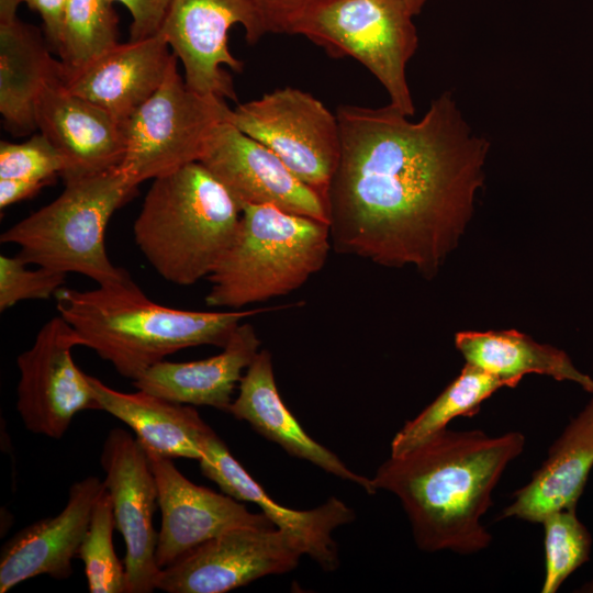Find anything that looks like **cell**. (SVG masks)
<instances>
[{
	"instance_id": "6da1fadb",
	"label": "cell",
	"mask_w": 593,
	"mask_h": 593,
	"mask_svg": "<svg viewBox=\"0 0 593 593\" xmlns=\"http://www.w3.org/2000/svg\"><path fill=\"white\" fill-rule=\"evenodd\" d=\"M340 158L326 194L335 250L432 277L470 220L490 143L450 91L418 121L392 104L340 105Z\"/></svg>"
},
{
	"instance_id": "7a4b0ae2",
	"label": "cell",
	"mask_w": 593,
	"mask_h": 593,
	"mask_svg": "<svg viewBox=\"0 0 593 593\" xmlns=\"http://www.w3.org/2000/svg\"><path fill=\"white\" fill-rule=\"evenodd\" d=\"M525 441L519 432L491 437L445 428L411 451L390 456L371 481L376 491L400 500L419 549L477 553L492 541L481 518L493 490Z\"/></svg>"
},
{
	"instance_id": "3957f363",
	"label": "cell",
	"mask_w": 593,
	"mask_h": 593,
	"mask_svg": "<svg viewBox=\"0 0 593 593\" xmlns=\"http://www.w3.org/2000/svg\"><path fill=\"white\" fill-rule=\"evenodd\" d=\"M56 307L80 339L124 378L136 380L153 365L188 347H224L247 317L280 307L202 312L152 301L131 276L92 290L60 288Z\"/></svg>"
},
{
	"instance_id": "277c9868",
	"label": "cell",
	"mask_w": 593,
	"mask_h": 593,
	"mask_svg": "<svg viewBox=\"0 0 593 593\" xmlns=\"http://www.w3.org/2000/svg\"><path fill=\"white\" fill-rule=\"evenodd\" d=\"M242 210L200 163L153 179L133 231L137 247L166 281L209 277L232 244Z\"/></svg>"
},
{
	"instance_id": "5b68a950",
	"label": "cell",
	"mask_w": 593,
	"mask_h": 593,
	"mask_svg": "<svg viewBox=\"0 0 593 593\" xmlns=\"http://www.w3.org/2000/svg\"><path fill=\"white\" fill-rule=\"evenodd\" d=\"M237 233L208 279L205 303L233 310L289 294L320 271L329 224L273 205L240 208Z\"/></svg>"
},
{
	"instance_id": "8992f818",
	"label": "cell",
	"mask_w": 593,
	"mask_h": 593,
	"mask_svg": "<svg viewBox=\"0 0 593 593\" xmlns=\"http://www.w3.org/2000/svg\"><path fill=\"white\" fill-rule=\"evenodd\" d=\"M64 183L54 201L10 226L0 242L16 245L18 256L27 265L80 273L99 286L128 277L111 262L104 236L113 213L135 195L137 187L120 167Z\"/></svg>"
},
{
	"instance_id": "52a82bcc",
	"label": "cell",
	"mask_w": 593,
	"mask_h": 593,
	"mask_svg": "<svg viewBox=\"0 0 593 593\" xmlns=\"http://www.w3.org/2000/svg\"><path fill=\"white\" fill-rule=\"evenodd\" d=\"M414 15L404 0H322L296 23L305 36L334 57H353L384 87L390 104L407 116L415 107L406 66L418 46Z\"/></svg>"
},
{
	"instance_id": "ba28073f",
	"label": "cell",
	"mask_w": 593,
	"mask_h": 593,
	"mask_svg": "<svg viewBox=\"0 0 593 593\" xmlns=\"http://www.w3.org/2000/svg\"><path fill=\"white\" fill-rule=\"evenodd\" d=\"M177 59L174 54L160 87L123 123L126 150L120 169L136 187L200 161L232 112L225 99L190 89Z\"/></svg>"
},
{
	"instance_id": "9c48e42d",
	"label": "cell",
	"mask_w": 593,
	"mask_h": 593,
	"mask_svg": "<svg viewBox=\"0 0 593 593\" xmlns=\"http://www.w3.org/2000/svg\"><path fill=\"white\" fill-rule=\"evenodd\" d=\"M228 121L275 153L325 202L340 158L342 137L336 114L323 102L284 87L238 104Z\"/></svg>"
},
{
	"instance_id": "30bf717a",
	"label": "cell",
	"mask_w": 593,
	"mask_h": 593,
	"mask_svg": "<svg viewBox=\"0 0 593 593\" xmlns=\"http://www.w3.org/2000/svg\"><path fill=\"white\" fill-rule=\"evenodd\" d=\"M305 542L275 527H238L160 569L156 589L167 593H225L269 574L293 570Z\"/></svg>"
},
{
	"instance_id": "8fae6325",
	"label": "cell",
	"mask_w": 593,
	"mask_h": 593,
	"mask_svg": "<svg viewBox=\"0 0 593 593\" xmlns=\"http://www.w3.org/2000/svg\"><path fill=\"white\" fill-rule=\"evenodd\" d=\"M239 24L249 44L266 29L250 0H171L159 33L181 60L184 81L193 91L237 100L234 82L223 65L236 72L243 61L228 49V31Z\"/></svg>"
},
{
	"instance_id": "7c38bea8",
	"label": "cell",
	"mask_w": 593,
	"mask_h": 593,
	"mask_svg": "<svg viewBox=\"0 0 593 593\" xmlns=\"http://www.w3.org/2000/svg\"><path fill=\"white\" fill-rule=\"evenodd\" d=\"M76 346H80L78 334L58 315L47 321L31 348L18 356L16 410L30 432L59 439L76 414L101 410L88 374L72 360Z\"/></svg>"
},
{
	"instance_id": "4fadbf2b",
	"label": "cell",
	"mask_w": 593,
	"mask_h": 593,
	"mask_svg": "<svg viewBox=\"0 0 593 593\" xmlns=\"http://www.w3.org/2000/svg\"><path fill=\"white\" fill-rule=\"evenodd\" d=\"M101 466L116 529L125 542L127 593H150L160 568L156 562L158 506L156 479L146 449L123 428H112L103 443Z\"/></svg>"
},
{
	"instance_id": "5bb4252c",
	"label": "cell",
	"mask_w": 593,
	"mask_h": 593,
	"mask_svg": "<svg viewBox=\"0 0 593 593\" xmlns=\"http://www.w3.org/2000/svg\"><path fill=\"white\" fill-rule=\"evenodd\" d=\"M200 163L239 208L273 205L328 223L326 205L320 194L293 175L275 153L230 121L216 127Z\"/></svg>"
},
{
	"instance_id": "9a60e30c",
	"label": "cell",
	"mask_w": 593,
	"mask_h": 593,
	"mask_svg": "<svg viewBox=\"0 0 593 593\" xmlns=\"http://www.w3.org/2000/svg\"><path fill=\"white\" fill-rule=\"evenodd\" d=\"M146 451L156 479L161 515L156 546V562L160 569L227 530L275 527L262 513L249 512L238 500L188 480L171 458Z\"/></svg>"
},
{
	"instance_id": "2e32d148",
	"label": "cell",
	"mask_w": 593,
	"mask_h": 593,
	"mask_svg": "<svg viewBox=\"0 0 593 593\" xmlns=\"http://www.w3.org/2000/svg\"><path fill=\"white\" fill-rule=\"evenodd\" d=\"M36 125L63 157L64 180L120 167L126 150L123 122L67 91L45 86L36 102Z\"/></svg>"
},
{
	"instance_id": "e0dca14e",
	"label": "cell",
	"mask_w": 593,
	"mask_h": 593,
	"mask_svg": "<svg viewBox=\"0 0 593 593\" xmlns=\"http://www.w3.org/2000/svg\"><path fill=\"white\" fill-rule=\"evenodd\" d=\"M104 488V481L94 475L75 482L58 515L26 526L3 545L0 593L42 574L56 580L71 575V561L78 556L94 504Z\"/></svg>"
},
{
	"instance_id": "ac0fdd59",
	"label": "cell",
	"mask_w": 593,
	"mask_h": 593,
	"mask_svg": "<svg viewBox=\"0 0 593 593\" xmlns=\"http://www.w3.org/2000/svg\"><path fill=\"white\" fill-rule=\"evenodd\" d=\"M198 461L203 475L214 481L223 493L238 501L255 503L275 527L299 536L305 542L306 555L323 570L333 571L338 567L333 533L355 519L354 511L343 501L331 497L307 511L280 505L234 458L214 430L205 440L203 456Z\"/></svg>"
},
{
	"instance_id": "d6986e66",
	"label": "cell",
	"mask_w": 593,
	"mask_h": 593,
	"mask_svg": "<svg viewBox=\"0 0 593 593\" xmlns=\"http://www.w3.org/2000/svg\"><path fill=\"white\" fill-rule=\"evenodd\" d=\"M158 32L118 43L85 66L66 71L63 87L125 122L160 87L174 57Z\"/></svg>"
},
{
	"instance_id": "ffe728a7",
	"label": "cell",
	"mask_w": 593,
	"mask_h": 593,
	"mask_svg": "<svg viewBox=\"0 0 593 593\" xmlns=\"http://www.w3.org/2000/svg\"><path fill=\"white\" fill-rule=\"evenodd\" d=\"M247 422L258 434L278 444L290 456L376 493L371 479L351 471L334 452L306 434L278 391L271 354L259 350L238 383V394L228 412Z\"/></svg>"
},
{
	"instance_id": "44dd1931",
	"label": "cell",
	"mask_w": 593,
	"mask_h": 593,
	"mask_svg": "<svg viewBox=\"0 0 593 593\" xmlns=\"http://www.w3.org/2000/svg\"><path fill=\"white\" fill-rule=\"evenodd\" d=\"M592 468L593 396L551 445L530 481L513 493L501 518L541 523L552 512L577 508Z\"/></svg>"
},
{
	"instance_id": "7402d4cb",
	"label": "cell",
	"mask_w": 593,
	"mask_h": 593,
	"mask_svg": "<svg viewBox=\"0 0 593 593\" xmlns=\"http://www.w3.org/2000/svg\"><path fill=\"white\" fill-rule=\"evenodd\" d=\"M259 347L254 326L240 323L219 355L188 362L161 360L133 384L138 390L174 402L228 412L243 371L251 363Z\"/></svg>"
},
{
	"instance_id": "603a6c76",
	"label": "cell",
	"mask_w": 593,
	"mask_h": 593,
	"mask_svg": "<svg viewBox=\"0 0 593 593\" xmlns=\"http://www.w3.org/2000/svg\"><path fill=\"white\" fill-rule=\"evenodd\" d=\"M41 31L18 18L0 23V113L4 128L24 136L36 128V102L43 88L61 82L65 67L51 55Z\"/></svg>"
},
{
	"instance_id": "cb8c5ba5",
	"label": "cell",
	"mask_w": 593,
	"mask_h": 593,
	"mask_svg": "<svg viewBox=\"0 0 593 593\" xmlns=\"http://www.w3.org/2000/svg\"><path fill=\"white\" fill-rule=\"evenodd\" d=\"M102 411L128 425L142 445L168 458L199 460L213 429L191 405L138 390L118 391L88 376Z\"/></svg>"
},
{
	"instance_id": "d4e9b609",
	"label": "cell",
	"mask_w": 593,
	"mask_h": 593,
	"mask_svg": "<svg viewBox=\"0 0 593 593\" xmlns=\"http://www.w3.org/2000/svg\"><path fill=\"white\" fill-rule=\"evenodd\" d=\"M455 345L466 360L501 380L516 387L529 373L572 381L593 393V379L581 372L561 349L539 344L514 329L459 332Z\"/></svg>"
},
{
	"instance_id": "484cf974",
	"label": "cell",
	"mask_w": 593,
	"mask_h": 593,
	"mask_svg": "<svg viewBox=\"0 0 593 593\" xmlns=\"http://www.w3.org/2000/svg\"><path fill=\"white\" fill-rule=\"evenodd\" d=\"M507 384L466 363L460 374L415 418L406 422L391 441V456H402L447 428L458 416L475 415L484 400Z\"/></svg>"
},
{
	"instance_id": "4316f807",
	"label": "cell",
	"mask_w": 593,
	"mask_h": 593,
	"mask_svg": "<svg viewBox=\"0 0 593 593\" xmlns=\"http://www.w3.org/2000/svg\"><path fill=\"white\" fill-rule=\"evenodd\" d=\"M112 0H67L57 54L66 71L76 70L119 43Z\"/></svg>"
},
{
	"instance_id": "83f0119b",
	"label": "cell",
	"mask_w": 593,
	"mask_h": 593,
	"mask_svg": "<svg viewBox=\"0 0 593 593\" xmlns=\"http://www.w3.org/2000/svg\"><path fill=\"white\" fill-rule=\"evenodd\" d=\"M114 527L112 502L104 488L94 504L78 551V557L83 561L90 593L127 592L125 567L119 560L113 547Z\"/></svg>"
},
{
	"instance_id": "f1b7e54d",
	"label": "cell",
	"mask_w": 593,
	"mask_h": 593,
	"mask_svg": "<svg viewBox=\"0 0 593 593\" xmlns=\"http://www.w3.org/2000/svg\"><path fill=\"white\" fill-rule=\"evenodd\" d=\"M545 534V580L542 593H555L583 563L589 561L592 537L578 518L577 508L548 514L541 522Z\"/></svg>"
},
{
	"instance_id": "f546056e",
	"label": "cell",
	"mask_w": 593,
	"mask_h": 593,
	"mask_svg": "<svg viewBox=\"0 0 593 593\" xmlns=\"http://www.w3.org/2000/svg\"><path fill=\"white\" fill-rule=\"evenodd\" d=\"M65 169L63 157L42 134L15 144L0 143V179H25L51 184Z\"/></svg>"
},
{
	"instance_id": "4dcf8cb0",
	"label": "cell",
	"mask_w": 593,
	"mask_h": 593,
	"mask_svg": "<svg viewBox=\"0 0 593 593\" xmlns=\"http://www.w3.org/2000/svg\"><path fill=\"white\" fill-rule=\"evenodd\" d=\"M66 273L38 267L27 268L18 255L0 256V311L24 300H45L63 287Z\"/></svg>"
},
{
	"instance_id": "1f68e13d",
	"label": "cell",
	"mask_w": 593,
	"mask_h": 593,
	"mask_svg": "<svg viewBox=\"0 0 593 593\" xmlns=\"http://www.w3.org/2000/svg\"><path fill=\"white\" fill-rule=\"evenodd\" d=\"M322 0H250L267 33L292 34L301 18Z\"/></svg>"
},
{
	"instance_id": "d6a6232c",
	"label": "cell",
	"mask_w": 593,
	"mask_h": 593,
	"mask_svg": "<svg viewBox=\"0 0 593 593\" xmlns=\"http://www.w3.org/2000/svg\"><path fill=\"white\" fill-rule=\"evenodd\" d=\"M123 4L132 16L130 40L137 41L159 32L171 0H112Z\"/></svg>"
},
{
	"instance_id": "836d02e7",
	"label": "cell",
	"mask_w": 593,
	"mask_h": 593,
	"mask_svg": "<svg viewBox=\"0 0 593 593\" xmlns=\"http://www.w3.org/2000/svg\"><path fill=\"white\" fill-rule=\"evenodd\" d=\"M36 11L44 24L45 37L57 53L60 44L64 13L67 0H19Z\"/></svg>"
},
{
	"instance_id": "e575fe53",
	"label": "cell",
	"mask_w": 593,
	"mask_h": 593,
	"mask_svg": "<svg viewBox=\"0 0 593 593\" xmlns=\"http://www.w3.org/2000/svg\"><path fill=\"white\" fill-rule=\"evenodd\" d=\"M42 181L25 179H0V208L5 209L16 202L31 199L44 187Z\"/></svg>"
},
{
	"instance_id": "d590c367",
	"label": "cell",
	"mask_w": 593,
	"mask_h": 593,
	"mask_svg": "<svg viewBox=\"0 0 593 593\" xmlns=\"http://www.w3.org/2000/svg\"><path fill=\"white\" fill-rule=\"evenodd\" d=\"M20 3L19 0H0V23L18 18L16 10Z\"/></svg>"
},
{
	"instance_id": "8d00e7d4",
	"label": "cell",
	"mask_w": 593,
	"mask_h": 593,
	"mask_svg": "<svg viewBox=\"0 0 593 593\" xmlns=\"http://www.w3.org/2000/svg\"><path fill=\"white\" fill-rule=\"evenodd\" d=\"M410 11L415 16L419 14L429 0H404Z\"/></svg>"
}]
</instances>
